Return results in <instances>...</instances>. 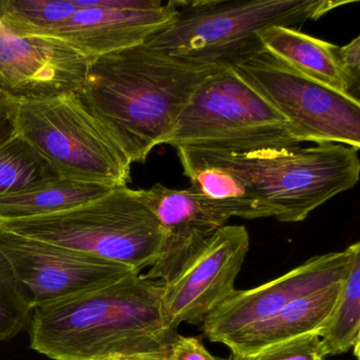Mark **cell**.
Instances as JSON below:
<instances>
[{
	"label": "cell",
	"mask_w": 360,
	"mask_h": 360,
	"mask_svg": "<svg viewBox=\"0 0 360 360\" xmlns=\"http://www.w3.org/2000/svg\"><path fill=\"white\" fill-rule=\"evenodd\" d=\"M214 69L142 43L92 58L77 94L131 164L145 163Z\"/></svg>",
	"instance_id": "2"
},
{
	"label": "cell",
	"mask_w": 360,
	"mask_h": 360,
	"mask_svg": "<svg viewBox=\"0 0 360 360\" xmlns=\"http://www.w3.org/2000/svg\"><path fill=\"white\" fill-rule=\"evenodd\" d=\"M231 68L288 122L300 144L360 148L359 101L302 77L265 50Z\"/></svg>",
	"instance_id": "8"
},
{
	"label": "cell",
	"mask_w": 360,
	"mask_h": 360,
	"mask_svg": "<svg viewBox=\"0 0 360 360\" xmlns=\"http://www.w3.org/2000/svg\"><path fill=\"white\" fill-rule=\"evenodd\" d=\"M90 60L56 39L18 34L0 20V91L15 100L79 91Z\"/></svg>",
	"instance_id": "13"
},
{
	"label": "cell",
	"mask_w": 360,
	"mask_h": 360,
	"mask_svg": "<svg viewBox=\"0 0 360 360\" xmlns=\"http://www.w3.org/2000/svg\"><path fill=\"white\" fill-rule=\"evenodd\" d=\"M58 176L60 174L18 132L0 145V198Z\"/></svg>",
	"instance_id": "20"
},
{
	"label": "cell",
	"mask_w": 360,
	"mask_h": 360,
	"mask_svg": "<svg viewBox=\"0 0 360 360\" xmlns=\"http://www.w3.org/2000/svg\"><path fill=\"white\" fill-rule=\"evenodd\" d=\"M77 8V0H0V20L18 34L46 37Z\"/></svg>",
	"instance_id": "21"
},
{
	"label": "cell",
	"mask_w": 360,
	"mask_h": 360,
	"mask_svg": "<svg viewBox=\"0 0 360 360\" xmlns=\"http://www.w3.org/2000/svg\"><path fill=\"white\" fill-rule=\"evenodd\" d=\"M16 132L60 176L127 186L131 162L77 92L18 101Z\"/></svg>",
	"instance_id": "6"
},
{
	"label": "cell",
	"mask_w": 360,
	"mask_h": 360,
	"mask_svg": "<svg viewBox=\"0 0 360 360\" xmlns=\"http://www.w3.org/2000/svg\"><path fill=\"white\" fill-rule=\"evenodd\" d=\"M18 101L0 91V145L16 134Z\"/></svg>",
	"instance_id": "26"
},
{
	"label": "cell",
	"mask_w": 360,
	"mask_h": 360,
	"mask_svg": "<svg viewBox=\"0 0 360 360\" xmlns=\"http://www.w3.org/2000/svg\"><path fill=\"white\" fill-rule=\"evenodd\" d=\"M250 235L241 225H224L167 281L159 283L166 320L203 323L236 292L235 283L250 250Z\"/></svg>",
	"instance_id": "9"
},
{
	"label": "cell",
	"mask_w": 360,
	"mask_h": 360,
	"mask_svg": "<svg viewBox=\"0 0 360 360\" xmlns=\"http://www.w3.org/2000/svg\"><path fill=\"white\" fill-rule=\"evenodd\" d=\"M326 354L318 333L271 345L244 360H323ZM242 358V357H241Z\"/></svg>",
	"instance_id": "23"
},
{
	"label": "cell",
	"mask_w": 360,
	"mask_h": 360,
	"mask_svg": "<svg viewBox=\"0 0 360 360\" xmlns=\"http://www.w3.org/2000/svg\"><path fill=\"white\" fill-rule=\"evenodd\" d=\"M176 153L191 189L210 200L225 216L271 218L252 183L236 167L231 153L191 147H178Z\"/></svg>",
	"instance_id": "15"
},
{
	"label": "cell",
	"mask_w": 360,
	"mask_h": 360,
	"mask_svg": "<svg viewBox=\"0 0 360 360\" xmlns=\"http://www.w3.org/2000/svg\"><path fill=\"white\" fill-rule=\"evenodd\" d=\"M357 252H360L359 242L341 252L311 257L262 285L236 290L205 318L204 335L212 342L225 345L242 330L271 317L292 301L342 281Z\"/></svg>",
	"instance_id": "11"
},
{
	"label": "cell",
	"mask_w": 360,
	"mask_h": 360,
	"mask_svg": "<svg viewBox=\"0 0 360 360\" xmlns=\"http://www.w3.org/2000/svg\"><path fill=\"white\" fill-rule=\"evenodd\" d=\"M0 250L11 263L24 298L33 309L134 273L117 263L1 229Z\"/></svg>",
	"instance_id": "10"
},
{
	"label": "cell",
	"mask_w": 360,
	"mask_h": 360,
	"mask_svg": "<svg viewBox=\"0 0 360 360\" xmlns=\"http://www.w3.org/2000/svg\"><path fill=\"white\" fill-rule=\"evenodd\" d=\"M337 54L341 70L349 84L351 96L359 101L360 37H355L343 47H339Z\"/></svg>",
	"instance_id": "24"
},
{
	"label": "cell",
	"mask_w": 360,
	"mask_h": 360,
	"mask_svg": "<svg viewBox=\"0 0 360 360\" xmlns=\"http://www.w3.org/2000/svg\"><path fill=\"white\" fill-rule=\"evenodd\" d=\"M77 11L52 29L53 39L88 58L144 43L176 13L174 0H77Z\"/></svg>",
	"instance_id": "12"
},
{
	"label": "cell",
	"mask_w": 360,
	"mask_h": 360,
	"mask_svg": "<svg viewBox=\"0 0 360 360\" xmlns=\"http://www.w3.org/2000/svg\"><path fill=\"white\" fill-rule=\"evenodd\" d=\"M115 187L58 176L0 198V219L35 218L79 207Z\"/></svg>",
	"instance_id": "18"
},
{
	"label": "cell",
	"mask_w": 360,
	"mask_h": 360,
	"mask_svg": "<svg viewBox=\"0 0 360 360\" xmlns=\"http://www.w3.org/2000/svg\"><path fill=\"white\" fill-rule=\"evenodd\" d=\"M351 0H174L176 13L144 41L187 62L233 67L264 50L260 32L298 29Z\"/></svg>",
	"instance_id": "3"
},
{
	"label": "cell",
	"mask_w": 360,
	"mask_h": 360,
	"mask_svg": "<svg viewBox=\"0 0 360 360\" xmlns=\"http://www.w3.org/2000/svg\"><path fill=\"white\" fill-rule=\"evenodd\" d=\"M110 360H136V359H110Z\"/></svg>",
	"instance_id": "28"
},
{
	"label": "cell",
	"mask_w": 360,
	"mask_h": 360,
	"mask_svg": "<svg viewBox=\"0 0 360 360\" xmlns=\"http://www.w3.org/2000/svg\"><path fill=\"white\" fill-rule=\"evenodd\" d=\"M359 149L337 143L301 148L231 153L271 218L301 222L324 203L353 188L359 179Z\"/></svg>",
	"instance_id": "7"
},
{
	"label": "cell",
	"mask_w": 360,
	"mask_h": 360,
	"mask_svg": "<svg viewBox=\"0 0 360 360\" xmlns=\"http://www.w3.org/2000/svg\"><path fill=\"white\" fill-rule=\"evenodd\" d=\"M136 193L166 235L161 257L143 275L149 281L163 283L170 279L229 220L210 200L191 188L180 191L158 183Z\"/></svg>",
	"instance_id": "14"
},
{
	"label": "cell",
	"mask_w": 360,
	"mask_h": 360,
	"mask_svg": "<svg viewBox=\"0 0 360 360\" xmlns=\"http://www.w3.org/2000/svg\"><path fill=\"white\" fill-rule=\"evenodd\" d=\"M229 360H244V359H243V358L238 357V356L233 355V356H231V358Z\"/></svg>",
	"instance_id": "27"
},
{
	"label": "cell",
	"mask_w": 360,
	"mask_h": 360,
	"mask_svg": "<svg viewBox=\"0 0 360 360\" xmlns=\"http://www.w3.org/2000/svg\"><path fill=\"white\" fill-rule=\"evenodd\" d=\"M32 311L11 263L0 250V341L10 340L20 334L31 322Z\"/></svg>",
	"instance_id": "22"
},
{
	"label": "cell",
	"mask_w": 360,
	"mask_h": 360,
	"mask_svg": "<svg viewBox=\"0 0 360 360\" xmlns=\"http://www.w3.org/2000/svg\"><path fill=\"white\" fill-rule=\"evenodd\" d=\"M0 229L117 263L136 274L155 264L166 240L155 214L128 186L65 212L0 219Z\"/></svg>",
	"instance_id": "4"
},
{
	"label": "cell",
	"mask_w": 360,
	"mask_h": 360,
	"mask_svg": "<svg viewBox=\"0 0 360 360\" xmlns=\"http://www.w3.org/2000/svg\"><path fill=\"white\" fill-rule=\"evenodd\" d=\"M326 356L354 351L359 358L360 252L354 256L336 305L319 332Z\"/></svg>",
	"instance_id": "19"
},
{
	"label": "cell",
	"mask_w": 360,
	"mask_h": 360,
	"mask_svg": "<svg viewBox=\"0 0 360 360\" xmlns=\"http://www.w3.org/2000/svg\"><path fill=\"white\" fill-rule=\"evenodd\" d=\"M164 144L240 155L300 146L288 122L231 67L212 70Z\"/></svg>",
	"instance_id": "5"
},
{
	"label": "cell",
	"mask_w": 360,
	"mask_h": 360,
	"mask_svg": "<svg viewBox=\"0 0 360 360\" xmlns=\"http://www.w3.org/2000/svg\"><path fill=\"white\" fill-rule=\"evenodd\" d=\"M260 41L265 51L299 75L354 98L339 64L338 46L286 27L264 29L260 32Z\"/></svg>",
	"instance_id": "17"
},
{
	"label": "cell",
	"mask_w": 360,
	"mask_h": 360,
	"mask_svg": "<svg viewBox=\"0 0 360 360\" xmlns=\"http://www.w3.org/2000/svg\"><path fill=\"white\" fill-rule=\"evenodd\" d=\"M168 360H219L195 337L179 335L170 349Z\"/></svg>",
	"instance_id": "25"
},
{
	"label": "cell",
	"mask_w": 360,
	"mask_h": 360,
	"mask_svg": "<svg viewBox=\"0 0 360 360\" xmlns=\"http://www.w3.org/2000/svg\"><path fill=\"white\" fill-rule=\"evenodd\" d=\"M343 280L292 301L271 317L242 330L225 345L233 355L245 358L302 335L319 334L336 305Z\"/></svg>",
	"instance_id": "16"
},
{
	"label": "cell",
	"mask_w": 360,
	"mask_h": 360,
	"mask_svg": "<svg viewBox=\"0 0 360 360\" xmlns=\"http://www.w3.org/2000/svg\"><path fill=\"white\" fill-rule=\"evenodd\" d=\"M31 347L53 360H168L178 338L159 283L131 273L33 309Z\"/></svg>",
	"instance_id": "1"
}]
</instances>
